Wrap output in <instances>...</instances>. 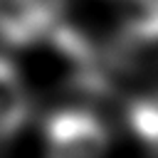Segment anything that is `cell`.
Listing matches in <instances>:
<instances>
[{
  "label": "cell",
  "mask_w": 158,
  "mask_h": 158,
  "mask_svg": "<svg viewBox=\"0 0 158 158\" xmlns=\"http://www.w3.org/2000/svg\"><path fill=\"white\" fill-rule=\"evenodd\" d=\"M30 99L17 67L0 57V143L12 138L27 118Z\"/></svg>",
  "instance_id": "cell-3"
},
{
  "label": "cell",
  "mask_w": 158,
  "mask_h": 158,
  "mask_svg": "<svg viewBox=\"0 0 158 158\" xmlns=\"http://www.w3.org/2000/svg\"><path fill=\"white\" fill-rule=\"evenodd\" d=\"M128 123H131L133 133L158 156V101L143 99V101L131 104Z\"/></svg>",
  "instance_id": "cell-5"
},
{
  "label": "cell",
  "mask_w": 158,
  "mask_h": 158,
  "mask_svg": "<svg viewBox=\"0 0 158 158\" xmlns=\"http://www.w3.org/2000/svg\"><path fill=\"white\" fill-rule=\"evenodd\" d=\"M64 0H0V40L30 47L62 20Z\"/></svg>",
  "instance_id": "cell-2"
},
{
  "label": "cell",
  "mask_w": 158,
  "mask_h": 158,
  "mask_svg": "<svg viewBox=\"0 0 158 158\" xmlns=\"http://www.w3.org/2000/svg\"><path fill=\"white\" fill-rule=\"evenodd\" d=\"M131 37L158 40V0H114Z\"/></svg>",
  "instance_id": "cell-4"
},
{
  "label": "cell",
  "mask_w": 158,
  "mask_h": 158,
  "mask_svg": "<svg viewBox=\"0 0 158 158\" xmlns=\"http://www.w3.org/2000/svg\"><path fill=\"white\" fill-rule=\"evenodd\" d=\"M109 133L94 114L84 109H62L47 118V158H104Z\"/></svg>",
  "instance_id": "cell-1"
}]
</instances>
